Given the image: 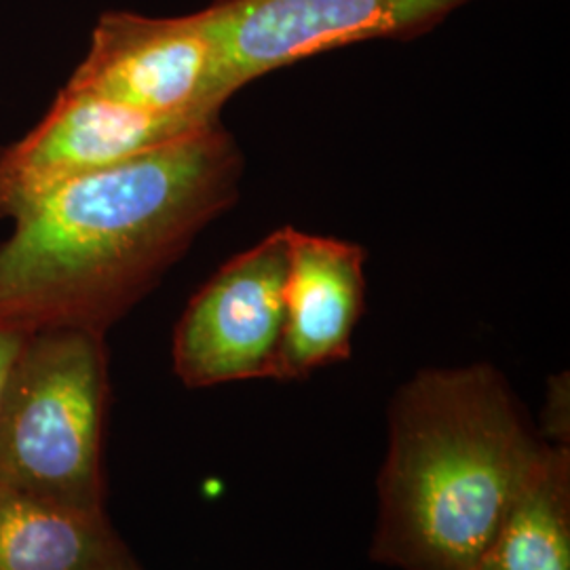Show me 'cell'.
Returning <instances> with one entry per match:
<instances>
[{
    "label": "cell",
    "mask_w": 570,
    "mask_h": 570,
    "mask_svg": "<svg viewBox=\"0 0 570 570\" xmlns=\"http://www.w3.org/2000/svg\"><path fill=\"white\" fill-rule=\"evenodd\" d=\"M108 570H142L140 569V564L134 560V556H127L125 560H121L119 564H115V567H110Z\"/></svg>",
    "instance_id": "4fadbf2b"
},
{
    "label": "cell",
    "mask_w": 570,
    "mask_h": 570,
    "mask_svg": "<svg viewBox=\"0 0 570 570\" xmlns=\"http://www.w3.org/2000/svg\"><path fill=\"white\" fill-rule=\"evenodd\" d=\"M106 336L26 334L0 391V482L85 510H106Z\"/></svg>",
    "instance_id": "3957f363"
},
{
    "label": "cell",
    "mask_w": 570,
    "mask_h": 570,
    "mask_svg": "<svg viewBox=\"0 0 570 570\" xmlns=\"http://www.w3.org/2000/svg\"><path fill=\"white\" fill-rule=\"evenodd\" d=\"M364 247L289 226L285 330L277 381H303L351 355L364 313Z\"/></svg>",
    "instance_id": "ba28073f"
},
{
    "label": "cell",
    "mask_w": 570,
    "mask_h": 570,
    "mask_svg": "<svg viewBox=\"0 0 570 570\" xmlns=\"http://www.w3.org/2000/svg\"><path fill=\"white\" fill-rule=\"evenodd\" d=\"M289 226L220 266L174 330V372L186 387L275 379L285 330Z\"/></svg>",
    "instance_id": "277c9868"
},
{
    "label": "cell",
    "mask_w": 570,
    "mask_h": 570,
    "mask_svg": "<svg viewBox=\"0 0 570 570\" xmlns=\"http://www.w3.org/2000/svg\"><path fill=\"white\" fill-rule=\"evenodd\" d=\"M548 444L499 370H421L391 402L372 558L471 570Z\"/></svg>",
    "instance_id": "7a4b0ae2"
},
{
    "label": "cell",
    "mask_w": 570,
    "mask_h": 570,
    "mask_svg": "<svg viewBox=\"0 0 570 570\" xmlns=\"http://www.w3.org/2000/svg\"><path fill=\"white\" fill-rule=\"evenodd\" d=\"M471 570H570L567 444H548Z\"/></svg>",
    "instance_id": "30bf717a"
},
{
    "label": "cell",
    "mask_w": 570,
    "mask_h": 570,
    "mask_svg": "<svg viewBox=\"0 0 570 570\" xmlns=\"http://www.w3.org/2000/svg\"><path fill=\"white\" fill-rule=\"evenodd\" d=\"M220 119L165 117L61 87L41 121L0 146V220L13 223L63 184L195 136Z\"/></svg>",
    "instance_id": "52a82bcc"
},
{
    "label": "cell",
    "mask_w": 570,
    "mask_h": 570,
    "mask_svg": "<svg viewBox=\"0 0 570 570\" xmlns=\"http://www.w3.org/2000/svg\"><path fill=\"white\" fill-rule=\"evenodd\" d=\"M23 338H26V334H20V332L0 330V391H2L7 372H9V367L13 364Z\"/></svg>",
    "instance_id": "7c38bea8"
},
{
    "label": "cell",
    "mask_w": 570,
    "mask_h": 570,
    "mask_svg": "<svg viewBox=\"0 0 570 570\" xmlns=\"http://www.w3.org/2000/svg\"><path fill=\"white\" fill-rule=\"evenodd\" d=\"M546 431L553 438L551 444L569 442V383L553 381L550 385V397L546 407ZM569 446V444H567Z\"/></svg>",
    "instance_id": "8fae6325"
},
{
    "label": "cell",
    "mask_w": 570,
    "mask_h": 570,
    "mask_svg": "<svg viewBox=\"0 0 570 570\" xmlns=\"http://www.w3.org/2000/svg\"><path fill=\"white\" fill-rule=\"evenodd\" d=\"M66 87L165 117L220 119L228 91L205 9L183 18L106 11Z\"/></svg>",
    "instance_id": "5b68a950"
},
{
    "label": "cell",
    "mask_w": 570,
    "mask_h": 570,
    "mask_svg": "<svg viewBox=\"0 0 570 570\" xmlns=\"http://www.w3.org/2000/svg\"><path fill=\"white\" fill-rule=\"evenodd\" d=\"M244 165L216 122L53 190L0 244V330L106 336L237 202Z\"/></svg>",
    "instance_id": "6da1fadb"
},
{
    "label": "cell",
    "mask_w": 570,
    "mask_h": 570,
    "mask_svg": "<svg viewBox=\"0 0 570 570\" xmlns=\"http://www.w3.org/2000/svg\"><path fill=\"white\" fill-rule=\"evenodd\" d=\"M469 0H216L205 7L230 94L353 42L412 39Z\"/></svg>",
    "instance_id": "8992f818"
},
{
    "label": "cell",
    "mask_w": 570,
    "mask_h": 570,
    "mask_svg": "<svg viewBox=\"0 0 570 570\" xmlns=\"http://www.w3.org/2000/svg\"><path fill=\"white\" fill-rule=\"evenodd\" d=\"M127 556L106 510L0 482V570H108Z\"/></svg>",
    "instance_id": "9c48e42d"
}]
</instances>
